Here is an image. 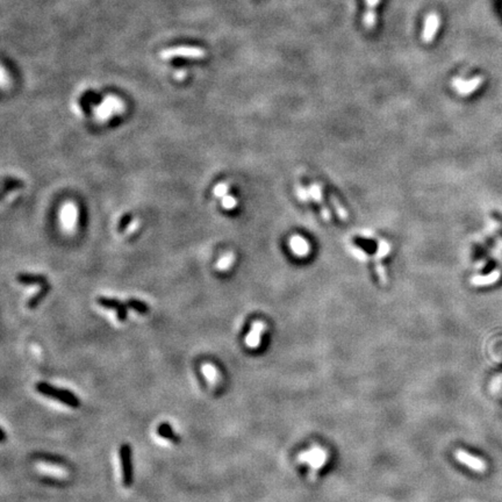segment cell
I'll list each match as a JSON object with an SVG mask.
<instances>
[{"label": "cell", "instance_id": "cell-19", "mask_svg": "<svg viewBox=\"0 0 502 502\" xmlns=\"http://www.w3.org/2000/svg\"><path fill=\"white\" fill-rule=\"evenodd\" d=\"M234 260H235L234 253H231V252L226 253L225 256H222L221 258H220L218 264H216V268H218L220 271H227V270L234 264Z\"/></svg>", "mask_w": 502, "mask_h": 502}, {"label": "cell", "instance_id": "cell-16", "mask_svg": "<svg viewBox=\"0 0 502 502\" xmlns=\"http://www.w3.org/2000/svg\"><path fill=\"white\" fill-rule=\"evenodd\" d=\"M501 277L500 271H493L488 276H476L471 279V284L475 286H487V285L494 284Z\"/></svg>", "mask_w": 502, "mask_h": 502}, {"label": "cell", "instance_id": "cell-5", "mask_svg": "<svg viewBox=\"0 0 502 502\" xmlns=\"http://www.w3.org/2000/svg\"><path fill=\"white\" fill-rule=\"evenodd\" d=\"M122 108H124V103L121 100L114 96H109L97 108L96 114L100 120H106V119L111 118L114 113H120Z\"/></svg>", "mask_w": 502, "mask_h": 502}, {"label": "cell", "instance_id": "cell-2", "mask_svg": "<svg viewBox=\"0 0 502 502\" xmlns=\"http://www.w3.org/2000/svg\"><path fill=\"white\" fill-rule=\"evenodd\" d=\"M298 460H299V463L307 464L310 467L312 475L315 476V473L320 469H322L323 465L327 463L328 452L325 449L320 448L318 445H314L309 450L301 452L299 457H298Z\"/></svg>", "mask_w": 502, "mask_h": 502}, {"label": "cell", "instance_id": "cell-12", "mask_svg": "<svg viewBox=\"0 0 502 502\" xmlns=\"http://www.w3.org/2000/svg\"><path fill=\"white\" fill-rule=\"evenodd\" d=\"M366 11L363 17V24L366 29L371 30L375 28L376 23V9L380 4V0H365Z\"/></svg>", "mask_w": 502, "mask_h": 502}, {"label": "cell", "instance_id": "cell-4", "mask_svg": "<svg viewBox=\"0 0 502 502\" xmlns=\"http://www.w3.org/2000/svg\"><path fill=\"white\" fill-rule=\"evenodd\" d=\"M121 469H122V484L125 487H130L134 481L133 458H131V448L129 444L121 445L119 449Z\"/></svg>", "mask_w": 502, "mask_h": 502}, {"label": "cell", "instance_id": "cell-13", "mask_svg": "<svg viewBox=\"0 0 502 502\" xmlns=\"http://www.w3.org/2000/svg\"><path fill=\"white\" fill-rule=\"evenodd\" d=\"M265 330V325L260 321H256L252 325V328L249 331V334L247 335L246 337V343L251 349H256V348L259 347L260 340H262V335Z\"/></svg>", "mask_w": 502, "mask_h": 502}, {"label": "cell", "instance_id": "cell-20", "mask_svg": "<svg viewBox=\"0 0 502 502\" xmlns=\"http://www.w3.org/2000/svg\"><path fill=\"white\" fill-rule=\"evenodd\" d=\"M127 306L130 307L131 309L136 310V312L140 314H147L149 310V307L146 302H143V301H141V300H136V299L128 300Z\"/></svg>", "mask_w": 502, "mask_h": 502}, {"label": "cell", "instance_id": "cell-10", "mask_svg": "<svg viewBox=\"0 0 502 502\" xmlns=\"http://www.w3.org/2000/svg\"><path fill=\"white\" fill-rule=\"evenodd\" d=\"M454 456H456V458L460 463L469 466L470 469L477 471V472H484V471H486L485 462H482L479 458L472 456V454L465 452L464 450H458L457 452L454 453Z\"/></svg>", "mask_w": 502, "mask_h": 502}, {"label": "cell", "instance_id": "cell-26", "mask_svg": "<svg viewBox=\"0 0 502 502\" xmlns=\"http://www.w3.org/2000/svg\"><path fill=\"white\" fill-rule=\"evenodd\" d=\"M203 371H205V372H206V376H208V378H209V379H211V380H215V378H216V373H215V370H214V369H213L211 365H206V366H205V368H203Z\"/></svg>", "mask_w": 502, "mask_h": 502}, {"label": "cell", "instance_id": "cell-24", "mask_svg": "<svg viewBox=\"0 0 502 502\" xmlns=\"http://www.w3.org/2000/svg\"><path fill=\"white\" fill-rule=\"evenodd\" d=\"M4 186H5V190H6V188H9V190H12V188H14V187H21V186H23V181L18 180V179H13V178H6Z\"/></svg>", "mask_w": 502, "mask_h": 502}, {"label": "cell", "instance_id": "cell-3", "mask_svg": "<svg viewBox=\"0 0 502 502\" xmlns=\"http://www.w3.org/2000/svg\"><path fill=\"white\" fill-rule=\"evenodd\" d=\"M206 56V51L198 47H175V48H169L161 51V57L164 59L171 58H192V59H201Z\"/></svg>", "mask_w": 502, "mask_h": 502}, {"label": "cell", "instance_id": "cell-9", "mask_svg": "<svg viewBox=\"0 0 502 502\" xmlns=\"http://www.w3.org/2000/svg\"><path fill=\"white\" fill-rule=\"evenodd\" d=\"M97 302H98L101 307H103V308L115 310L119 321L124 322L126 321V319H127V309H126V306L124 303H121L119 300L112 299V298L98 297Z\"/></svg>", "mask_w": 502, "mask_h": 502}, {"label": "cell", "instance_id": "cell-18", "mask_svg": "<svg viewBox=\"0 0 502 502\" xmlns=\"http://www.w3.org/2000/svg\"><path fill=\"white\" fill-rule=\"evenodd\" d=\"M18 281L26 285L43 284L46 281V278L40 275H20L18 276Z\"/></svg>", "mask_w": 502, "mask_h": 502}, {"label": "cell", "instance_id": "cell-25", "mask_svg": "<svg viewBox=\"0 0 502 502\" xmlns=\"http://www.w3.org/2000/svg\"><path fill=\"white\" fill-rule=\"evenodd\" d=\"M228 185L227 184H219L218 186L215 187L214 190V193L216 197H220V198H224L225 196H227L228 193Z\"/></svg>", "mask_w": 502, "mask_h": 502}, {"label": "cell", "instance_id": "cell-14", "mask_svg": "<svg viewBox=\"0 0 502 502\" xmlns=\"http://www.w3.org/2000/svg\"><path fill=\"white\" fill-rule=\"evenodd\" d=\"M290 247L292 251L296 253L297 256L305 257L309 253L310 247L307 241L303 237L298 236V235H294V236L291 237L290 240Z\"/></svg>", "mask_w": 502, "mask_h": 502}, {"label": "cell", "instance_id": "cell-7", "mask_svg": "<svg viewBox=\"0 0 502 502\" xmlns=\"http://www.w3.org/2000/svg\"><path fill=\"white\" fill-rule=\"evenodd\" d=\"M78 220V211L75 203L67 202L62 207L61 211V221L62 226L65 230L71 233L76 229Z\"/></svg>", "mask_w": 502, "mask_h": 502}, {"label": "cell", "instance_id": "cell-15", "mask_svg": "<svg viewBox=\"0 0 502 502\" xmlns=\"http://www.w3.org/2000/svg\"><path fill=\"white\" fill-rule=\"evenodd\" d=\"M308 193H309V196L314 199V201L318 202L319 205H320V207H321L323 219L327 220V221H329V220H330V213H329L328 208H327V207H326L325 202H323V200H322L321 186H320L318 183H313L312 185H310V187H309V190H308Z\"/></svg>", "mask_w": 502, "mask_h": 502}, {"label": "cell", "instance_id": "cell-1", "mask_svg": "<svg viewBox=\"0 0 502 502\" xmlns=\"http://www.w3.org/2000/svg\"><path fill=\"white\" fill-rule=\"evenodd\" d=\"M35 388L40 394L45 395V397H47V398H50V399L57 400V401H59V402L65 404V406H68V407L78 408L80 404L79 398H78L76 394L72 393V392H70L69 390H65V388L55 387V386L50 385V384H48V382H45V381L37 382Z\"/></svg>", "mask_w": 502, "mask_h": 502}, {"label": "cell", "instance_id": "cell-27", "mask_svg": "<svg viewBox=\"0 0 502 502\" xmlns=\"http://www.w3.org/2000/svg\"><path fill=\"white\" fill-rule=\"evenodd\" d=\"M5 439H6V434H5V430H4V429H2V428H1V442H5Z\"/></svg>", "mask_w": 502, "mask_h": 502}, {"label": "cell", "instance_id": "cell-8", "mask_svg": "<svg viewBox=\"0 0 502 502\" xmlns=\"http://www.w3.org/2000/svg\"><path fill=\"white\" fill-rule=\"evenodd\" d=\"M484 78L482 77H475L470 80H464L463 78H454L452 79V87L457 91L458 94L462 97L470 96L471 93L475 92L476 90L479 89L481 85Z\"/></svg>", "mask_w": 502, "mask_h": 502}, {"label": "cell", "instance_id": "cell-17", "mask_svg": "<svg viewBox=\"0 0 502 502\" xmlns=\"http://www.w3.org/2000/svg\"><path fill=\"white\" fill-rule=\"evenodd\" d=\"M157 435L159 436V437L164 438V439H168V441L172 442V443H179V436H178L177 434H175L174 429H172L171 425H169V423H161L158 427H157Z\"/></svg>", "mask_w": 502, "mask_h": 502}, {"label": "cell", "instance_id": "cell-22", "mask_svg": "<svg viewBox=\"0 0 502 502\" xmlns=\"http://www.w3.org/2000/svg\"><path fill=\"white\" fill-rule=\"evenodd\" d=\"M47 292H48V287H43L36 296H34L29 301H28V307H29V308H35V307L40 303V301L42 300V298L46 296Z\"/></svg>", "mask_w": 502, "mask_h": 502}, {"label": "cell", "instance_id": "cell-6", "mask_svg": "<svg viewBox=\"0 0 502 502\" xmlns=\"http://www.w3.org/2000/svg\"><path fill=\"white\" fill-rule=\"evenodd\" d=\"M441 26V17L439 14L431 12L426 17L425 26L422 30V41L425 43H431Z\"/></svg>", "mask_w": 502, "mask_h": 502}, {"label": "cell", "instance_id": "cell-21", "mask_svg": "<svg viewBox=\"0 0 502 502\" xmlns=\"http://www.w3.org/2000/svg\"><path fill=\"white\" fill-rule=\"evenodd\" d=\"M330 200H331L332 206H334L335 211H336V213H337L338 218H340L341 220H343V221H345V220L348 219V212H347V209H345L344 207L342 206V203H341L340 201H338V200H337L336 198H335L334 196H331V197H330Z\"/></svg>", "mask_w": 502, "mask_h": 502}, {"label": "cell", "instance_id": "cell-23", "mask_svg": "<svg viewBox=\"0 0 502 502\" xmlns=\"http://www.w3.org/2000/svg\"><path fill=\"white\" fill-rule=\"evenodd\" d=\"M237 202H236V199L235 198H233L231 196H225L224 199H222V206L225 207L226 209H233L236 207Z\"/></svg>", "mask_w": 502, "mask_h": 502}, {"label": "cell", "instance_id": "cell-11", "mask_svg": "<svg viewBox=\"0 0 502 502\" xmlns=\"http://www.w3.org/2000/svg\"><path fill=\"white\" fill-rule=\"evenodd\" d=\"M390 250H391V246L387 241L382 240L379 242L378 251H376V274H378L379 279H380V282H382V284H386V282H387V277H386L384 268H382V265L380 264V259L384 258L386 255H388V253H390Z\"/></svg>", "mask_w": 502, "mask_h": 502}]
</instances>
